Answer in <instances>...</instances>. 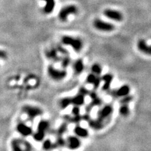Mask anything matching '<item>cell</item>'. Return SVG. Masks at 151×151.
I'll return each mask as SVG.
<instances>
[{"instance_id":"cell-1","label":"cell","mask_w":151,"mask_h":151,"mask_svg":"<svg viewBox=\"0 0 151 151\" xmlns=\"http://www.w3.org/2000/svg\"><path fill=\"white\" fill-rule=\"evenodd\" d=\"M61 42L64 45L71 47L72 49L76 52L81 51L83 47V43L81 39L71 36H63Z\"/></svg>"},{"instance_id":"cell-2","label":"cell","mask_w":151,"mask_h":151,"mask_svg":"<svg viewBox=\"0 0 151 151\" xmlns=\"http://www.w3.org/2000/svg\"><path fill=\"white\" fill-rule=\"evenodd\" d=\"M47 73L49 77L53 80L59 81L66 78L67 74V71L65 69H58L55 68L52 65L48 66L47 68Z\"/></svg>"},{"instance_id":"cell-3","label":"cell","mask_w":151,"mask_h":151,"mask_svg":"<svg viewBox=\"0 0 151 151\" xmlns=\"http://www.w3.org/2000/svg\"><path fill=\"white\" fill-rule=\"evenodd\" d=\"M78 12V8L75 5L71 4V5L66 6L60 10L58 17L61 21H66L69 15H74L76 14Z\"/></svg>"},{"instance_id":"cell-4","label":"cell","mask_w":151,"mask_h":151,"mask_svg":"<svg viewBox=\"0 0 151 151\" xmlns=\"http://www.w3.org/2000/svg\"><path fill=\"white\" fill-rule=\"evenodd\" d=\"M93 26L96 29L101 31H105V32H110L113 31V30L115 29L114 25L112 23L105 21L98 18L94 20Z\"/></svg>"},{"instance_id":"cell-5","label":"cell","mask_w":151,"mask_h":151,"mask_svg":"<svg viewBox=\"0 0 151 151\" xmlns=\"http://www.w3.org/2000/svg\"><path fill=\"white\" fill-rule=\"evenodd\" d=\"M13 150H30L31 149V144L26 141L15 138L11 143Z\"/></svg>"},{"instance_id":"cell-6","label":"cell","mask_w":151,"mask_h":151,"mask_svg":"<svg viewBox=\"0 0 151 151\" xmlns=\"http://www.w3.org/2000/svg\"><path fill=\"white\" fill-rule=\"evenodd\" d=\"M23 111L24 112L30 119L33 120L37 116L41 115L43 113L42 109L37 106H31V105H25L23 106Z\"/></svg>"},{"instance_id":"cell-7","label":"cell","mask_w":151,"mask_h":151,"mask_svg":"<svg viewBox=\"0 0 151 151\" xmlns=\"http://www.w3.org/2000/svg\"><path fill=\"white\" fill-rule=\"evenodd\" d=\"M113 111V106L111 105H106L102 107L101 109L99 110L98 112V118H99L101 120L103 121L106 118L109 117L111 116Z\"/></svg>"},{"instance_id":"cell-8","label":"cell","mask_w":151,"mask_h":151,"mask_svg":"<svg viewBox=\"0 0 151 151\" xmlns=\"http://www.w3.org/2000/svg\"><path fill=\"white\" fill-rule=\"evenodd\" d=\"M110 91V95H111V96L122 98L129 94L130 91V88L128 85L125 84L120 86V87L118 88L117 89L111 90Z\"/></svg>"},{"instance_id":"cell-9","label":"cell","mask_w":151,"mask_h":151,"mask_svg":"<svg viewBox=\"0 0 151 151\" xmlns=\"http://www.w3.org/2000/svg\"><path fill=\"white\" fill-rule=\"evenodd\" d=\"M104 15L108 18L116 21H121L123 20V15L118 11L111 9H106L104 11Z\"/></svg>"},{"instance_id":"cell-10","label":"cell","mask_w":151,"mask_h":151,"mask_svg":"<svg viewBox=\"0 0 151 151\" xmlns=\"http://www.w3.org/2000/svg\"><path fill=\"white\" fill-rule=\"evenodd\" d=\"M17 130L18 133L23 137H28L32 134L33 133V130L31 127L23 122L19 123L17 125Z\"/></svg>"},{"instance_id":"cell-11","label":"cell","mask_w":151,"mask_h":151,"mask_svg":"<svg viewBox=\"0 0 151 151\" xmlns=\"http://www.w3.org/2000/svg\"><path fill=\"white\" fill-rule=\"evenodd\" d=\"M137 48L141 52L151 56V45H149L144 39H140L137 42Z\"/></svg>"},{"instance_id":"cell-12","label":"cell","mask_w":151,"mask_h":151,"mask_svg":"<svg viewBox=\"0 0 151 151\" xmlns=\"http://www.w3.org/2000/svg\"><path fill=\"white\" fill-rule=\"evenodd\" d=\"M67 146L70 149H78L81 145V141L79 139V137L77 136H69L67 138Z\"/></svg>"},{"instance_id":"cell-13","label":"cell","mask_w":151,"mask_h":151,"mask_svg":"<svg viewBox=\"0 0 151 151\" xmlns=\"http://www.w3.org/2000/svg\"><path fill=\"white\" fill-rule=\"evenodd\" d=\"M101 78V81L104 82V84L102 86V89L105 91L110 90V85L113 79V76L111 74L107 73L102 76Z\"/></svg>"},{"instance_id":"cell-14","label":"cell","mask_w":151,"mask_h":151,"mask_svg":"<svg viewBox=\"0 0 151 151\" xmlns=\"http://www.w3.org/2000/svg\"><path fill=\"white\" fill-rule=\"evenodd\" d=\"M45 53V56L48 59L52 60V61H54V62H57L61 61V58L58 55V51L57 50L56 47H52V48H50V49L47 50Z\"/></svg>"},{"instance_id":"cell-15","label":"cell","mask_w":151,"mask_h":151,"mask_svg":"<svg viewBox=\"0 0 151 151\" xmlns=\"http://www.w3.org/2000/svg\"><path fill=\"white\" fill-rule=\"evenodd\" d=\"M71 105H73L74 106H81L84 104L85 96L83 94L78 93L73 97H71Z\"/></svg>"},{"instance_id":"cell-16","label":"cell","mask_w":151,"mask_h":151,"mask_svg":"<svg viewBox=\"0 0 151 151\" xmlns=\"http://www.w3.org/2000/svg\"><path fill=\"white\" fill-rule=\"evenodd\" d=\"M74 133L76 136L81 138H86L88 137V135H89V132H88L87 129L79 125H77L74 127Z\"/></svg>"},{"instance_id":"cell-17","label":"cell","mask_w":151,"mask_h":151,"mask_svg":"<svg viewBox=\"0 0 151 151\" xmlns=\"http://www.w3.org/2000/svg\"><path fill=\"white\" fill-rule=\"evenodd\" d=\"M103 121L101 120L99 118L96 119H90L88 121V124L91 128L94 129V130H100L103 127Z\"/></svg>"},{"instance_id":"cell-18","label":"cell","mask_w":151,"mask_h":151,"mask_svg":"<svg viewBox=\"0 0 151 151\" xmlns=\"http://www.w3.org/2000/svg\"><path fill=\"white\" fill-rule=\"evenodd\" d=\"M46 3V4L44 8V12L46 14H50L52 13L56 6L55 0H43Z\"/></svg>"},{"instance_id":"cell-19","label":"cell","mask_w":151,"mask_h":151,"mask_svg":"<svg viewBox=\"0 0 151 151\" xmlns=\"http://www.w3.org/2000/svg\"><path fill=\"white\" fill-rule=\"evenodd\" d=\"M74 71L76 74H79L83 72L84 68V62H83V59H79L75 61L73 64Z\"/></svg>"},{"instance_id":"cell-20","label":"cell","mask_w":151,"mask_h":151,"mask_svg":"<svg viewBox=\"0 0 151 151\" xmlns=\"http://www.w3.org/2000/svg\"><path fill=\"white\" fill-rule=\"evenodd\" d=\"M49 127V123L47 120H42L40 122H39L37 125V130L38 131L45 132L47 131V129Z\"/></svg>"},{"instance_id":"cell-21","label":"cell","mask_w":151,"mask_h":151,"mask_svg":"<svg viewBox=\"0 0 151 151\" xmlns=\"http://www.w3.org/2000/svg\"><path fill=\"white\" fill-rule=\"evenodd\" d=\"M118 111L122 116H128L130 113V108L128 106V104H122V105L120 106Z\"/></svg>"},{"instance_id":"cell-22","label":"cell","mask_w":151,"mask_h":151,"mask_svg":"<svg viewBox=\"0 0 151 151\" xmlns=\"http://www.w3.org/2000/svg\"><path fill=\"white\" fill-rule=\"evenodd\" d=\"M71 105V97H64L61 99L59 101V105L61 108L66 109L69 106Z\"/></svg>"},{"instance_id":"cell-23","label":"cell","mask_w":151,"mask_h":151,"mask_svg":"<svg viewBox=\"0 0 151 151\" xmlns=\"http://www.w3.org/2000/svg\"><path fill=\"white\" fill-rule=\"evenodd\" d=\"M91 72L96 76H100L102 73V67L98 63H94L91 67Z\"/></svg>"},{"instance_id":"cell-24","label":"cell","mask_w":151,"mask_h":151,"mask_svg":"<svg viewBox=\"0 0 151 151\" xmlns=\"http://www.w3.org/2000/svg\"><path fill=\"white\" fill-rule=\"evenodd\" d=\"M71 58L69 57L68 55H64V57L61 58V66H62L63 69L67 68V67L69 66L71 63Z\"/></svg>"},{"instance_id":"cell-25","label":"cell","mask_w":151,"mask_h":151,"mask_svg":"<svg viewBox=\"0 0 151 151\" xmlns=\"http://www.w3.org/2000/svg\"><path fill=\"white\" fill-rule=\"evenodd\" d=\"M45 133L43 132H40V131H37V132L34 134V139L35 141H36L37 142H41L44 139V137H45Z\"/></svg>"},{"instance_id":"cell-26","label":"cell","mask_w":151,"mask_h":151,"mask_svg":"<svg viewBox=\"0 0 151 151\" xmlns=\"http://www.w3.org/2000/svg\"><path fill=\"white\" fill-rule=\"evenodd\" d=\"M97 76H98L94 74L93 73V72H91V73H89V74L87 76V77H86V81L88 83H89V84H93L94 81H95L96 79V78H97Z\"/></svg>"},{"instance_id":"cell-27","label":"cell","mask_w":151,"mask_h":151,"mask_svg":"<svg viewBox=\"0 0 151 151\" xmlns=\"http://www.w3.org/2000/svg\"><path fill=\"white\" fill-rule=\"evenodd\" d=\"M67 128V125L66 123H63L61 125L57 130V136H62V135L66 132Z\"/></svg>"},{"instance_id":"cell-28","label":"cell","mask_w":151,"mask_h":151,"mask_svg":"<svg viewBox=\"0 0 151 151\" xmlns=\"http://www.w3.org/2000/svg\"><path fill=\"white\" fill-rule=\"evenodd\" d=\"M53 145L50 140L47 139L43 143V149L45 150H49L53 147Z\"/></svg>"},{"instance_id":"cell-29","label":"cell","mask_w":151,"mask_h":151,"mask_svg":"<svg viewBox=\"0 0 151 151\" xmlns=\"http://www.w3.org/2000/svg\"><path fill=\"white\" fill-rule=\"evenodd\" d=\"M133 97L132 96L128 95L122 97V99L120 100V103L121 104H128L130 101H132Z\"/></svg>"},{"instance_id":"cell-30","label":"cell","mask_w":151,"mask_h":151,"mask_svg":"<svg viewBox=\"0 0 151 151\" xmlns=\"http://www.w3.org/2000/svg\"><path fill=\"white\" fill-rule=\"evenodd\" d=\"M56 48L57 50L58 51V52H60L63 55H68L69 52L67 51V50H66V48H64L62 46H61V45H58L56 47Z\"/></svg>"},{"instance_id":"cell-31","label":"cell","mask_w":151,"mask_h":151,"mask_svg":"<svg viewBox=\"0 0 151 151\" xmlns=\"http://www.w3.org/2000/svg\"><path fill=\"white\" fill-rule=\"evenodd\" d=\"M101 76H98L96 79L95 81H94V84H93V85L94 89H96L99 87H100V84H101Z\"/></svg>"},{"instance_id":"cell-32","label":"cell","mask_w":151,"mask_h":151,"mask_svg":"<svg viewBox=\"0 0 151 151\" xmlns=\"http://www.w3.org/2000/svg\"><path fill=\"white\" fill-rule=\"evenodd\" d=\"M89 92V91H88L86 88L81 87L79 88V89L78 93L83 94V95H84V96H86V95H88Z\"/></svg>"},{"instance_id":"cell-33","label":"cell","mask_w":151,"mask_h":151,"mask_svg":"<svg viewBox=\"0 0 151 151\" xmlns=\"http://www.w3.org/2000/svg\"><path fill=\"white\" fill-rule=\"evenodd\" d=\"M72 114L74 116H76L80 115V108L79 106H74L72 109Z\"/></svg>"},{"instance_id":"cell-34","label":"cell","mask_w":151,"mask_h":151,"mask_svg":"<svg viewBox=\"0 0 151 151\" xmlns=\"http://www.w3.org/2000/svg\"><path fill=\"white\" fill-rule=\"evenodd\" d=\"M7 57V53L5 51L3 50H0V59H5Z\"/></svg>"}]
</instances>
